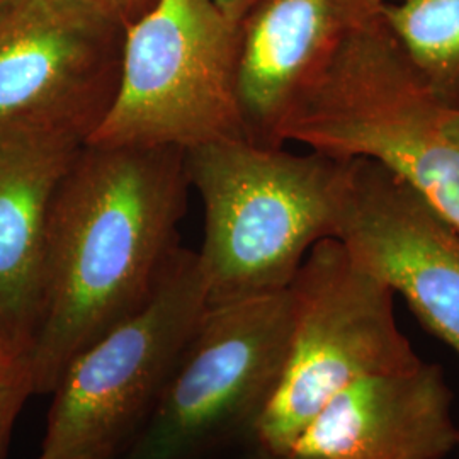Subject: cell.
Wrapping results in <instances>:
<instances>
[{
  "label": "cell",
  "mask_w": 459,
  "mask_h": 459,
  "mask_svg": "<svg viewBox=\"0 0 459 459\" xmlns=\"http://www.w3.org/2000/svg\"><path fill=\"white\" fill-rule=\"evenodd\" d=\"M208 305L197 252L179 247L147 301L68 362L36 459L119 458L159 403Z\"/></svg>",
  "instance_id": "4"
},
{
  "label": "cell",
  "mask_w": 459,
  "mask_h": 459,
  "mask_svg": "<svg viewBox=\"0 0 459 459\" xmlns=\"http://www.w3.org/2000/svg\"><path fill=\"white\" fill-rule=\"evenodd\" d=\"M293 324L278 388L254 444L282 456L315 413L356 379L422 361L394 316V293L335 238L313 246L290 286Z\"/></svg>",
  "instance_id": "6"
},
{
  "label": "cell",
  "mask_w": 459,
  "mask_h": 459,
  "mask_svg": "<svg viewBox=\"0 0 459 459\" xmlns=\"http://www.w3.org/2000/svg\"><path fill=\"white\" fill-rule=\"evenodd\" d=\"M213 2L230 21L238 24L242 17L246 16L259 0H213Z\"/></svg>",
  "instance_id": "16"
},
{
  "label": "cell",
  "mask_w": 459,
  "mask_h": 459,
  "mask_svg": "<svg viewBox=\"0 0 459 459\" xmlns=\"http://www.w3.org/2000/svg\"><path fill=\"white\" fill-rule=\"evenodd\" d=\"M34 394L28 361L0 362V459H5L17 417L26 400Z\"/></svg>",
  "instance_id": "14"
},
{
  "label": "cell",
  "mask_w": 459,
  "mask_h": 459,
  "mask_svg": "<svg viewBox=\"0 0 459 459\" xmlns=\"http://www.w3.org/2000/svg\"><path fill=\"white\" fill-rule=\"evenodd\" d=\"M456 449H458V451H459V436H458V447H456Z\"/></svg>",
  "instance_id": "22"
},
{
  "label": "cell",
  "mask_w": 459,
  "mask_h": 459,
  "mask_svg": "<svg viewBox=\"0 0 459 459\" xmlns=\"http://www.w3.org/2000/svg\"><path fill=\"white\" fill-rule=\"evenodd\" d=\"M53 2L77 7L87 13H94L128 30L138 19L145 16L159 0H53Z\"/></svg>",
  "instance_id": "15"
},
{
  "label": "cell",
  "mask_w": 459,
  "mask_h": 459,
  "mask_svg": "<svg viewBox=\"0 0 459 459\" xmlns=\"http://www.w3.org/2000/svg\"><path fill=\"white\" fill-rule=\"evenodd\" d=\"M388 2H392V0H361L362 7L368 14L377 13L383 4H388Z\"/></svg>",
  "instance_id": "18"
},
{
  "label": "cell",
  "mask_w": 459,
  "mask_h": 459,
  "mask_svg": "<svg viewBox=\"0 0 459 459\" xmlns=\"http://www.w3.org/2000/svg\"><path fill=\"white\" fill-rule=\"evenodd\" d=\"M189 191L178 148L77 152L49 210L34 394H53L68 362L147 301L181 247Z\"/></svg>",
  "instance_id": "1"
},
{
  "label": "cell",
  "mask_w": 459,
  "mask_h": 459,
  "mask_svg": "<svg viewBox=\"0 0 459 459\" xmlns=\"http://www.w3.org/2000/svg\"><path fill=\"white\" fill-rule=\"evenodd\" d=\"M444 115L377 11L303 87L281 136L337 160L377 162L459 233V147L444 133Z\"/></svg>",
  "instance_id": "3"
},
{
  "label": "cell",
  "mask_w": 459,
  "mask_h": 459,
  "mask_svg": "<svg viewBox=\"0 0 459 459\" xmlns=\"http://www.w3.org/2000/svg\"><path fill=\"white\" fill-rule=\"evenodd\" d=\"M237 58L238 24L213 0H159L125 31L113 104L87 143L187 152L246 138Z\"/></svg>",
  "instance_id": "5"
},
{
  "label": "cell",
  "mask_w": 459,
  "mask_h": 459,
  "mask_svg": "<svg viewBox=\"0 0 459 459\" xmlns=\"http://www.w3.org/2000/svg\"><path fill=\"white\" fill-rule=\"evenodd\" d=\"M186 167L204 210L210 305L288 290L313 246L333 238L345 160L235 138L187 150Z\"/></svg>",
  "instance_id": "2"
},
{
  "label": "cell",
  "mask_w": 459,
  "mask_h": 459,
  "mask_svg": "<svg viewBox=\"0 0 459 459\" xmlns=\"http://www.w3.org/2000/svg\"><path fill=\"white\" fill-rule=\"evenodd\" d=\"M7 359H14V358H11V356L5 352V349L0 344V362L7 361Z\"/></svg>",
  "instance_id": "20"
},
{
  "label": "cell",
  "mask_w": 459,
  "mask_h": 459,
  "mask_svg": "<svg viewBox=\"0 0 459 459\" xmlns=\"http://www.w3.org/2000/svg\"><path fill=\"white\" fill-rule=\"evenodd\" d=\"M368 16L361 0H259L242 17L237 96L248 142L284 145L282 125L296 98Z\"/></svg>",
  "instance_id": "11"
},
{
  "label": "cell",
  "mask_w": 459,
  "mask_h": 459,
  "mask_svg": "<svg viewBox=\"0 0 459 459\" xmlns=\"http://www.w3.org/2000/svg\"><path fill=\"white\" fill-rule=\"evenodd\" d=\"M443 130L449 140H453L459 147V115L446 113L443 117Z\"/></svg>",
  "instance_id": "17"
},
{
  "label": "cell",
  "mask_w": 459,
  "mask_h": 459,
  "mask_svg": "<svg viewBox=\"0 0 459 459\" xmlns=\"http://www.w3.org/2000/svg\"><path fill=\"white\" fill-rule=\"evenodd\" d=\"M254 459H267V458H264V456H261V455H257V453H255V456H254Z\"/></svg>",
  "instance_id": "21"
},
{
  "label": "cell",
  "mask_w": 459,
  "mask_h": 459,
  "mask_svg": "<svg viewBox=\"0 0 459 459\" xmlns=\"http://www.w3.org/2000/svg\"><path fill=\"white\" fill-rule=\"evenodd\" d=\"M333 238L459 359V233L385 167L345 160Z\"/></svg>",
  "instance_id": "9"
},
{
  "label": "cell",
  "mask_w": 459,
  "mask_h": 459,
  "mask_svg": "<svg viewBox=\"0 0 459 459\" xmlns=\"http://www.w3.org/2000/svg\"><path fill=\"white\" fill-rule=\"evenodd\" d=\"M14 2H16V0H0V14H2L4 11H7Z\"/></svg>",
  "instance_id": "19"
},
{
  "label": "cell",
  "mask_w": 459,
  "mask_h": 459,
  "mask_svg": "<svg viewBox=\"0 0 459 459\" xmlns=\"http://www.w3.org/2000/svg\"><path fill=\"white\" fill-rule=\"evenodd\" d=\"M377 13L432 98L459 115V0H392Z\"/></svg>",
  "instance_id": "13"
},
{
  "label": "cell",
  "mask_w": 459,
  "mask_h": 459,
  "mask_svg": "<svg viewBox=\"0 0 459 459\" xmlns=\"http://www.w3.org/2000/svg\"><path fill=\"white\" fill-rule=\"evenodd\" d=\"M458 436L443 369L420 361L347 385L276 459H443Z\"/></svg>",
  "instance_id": "10"
},
{
  "label": "cell",
  "mask_w": 459,
  "mask_h": 459,
  "mask_svg": "<svg viewBox=\"0 0 459 459\" xmlns=\"http://www.w3.org/2000/svg\"><path fill=\"white\" fill-rule=\"evenodd\" d=\"M85 143L0 132V344L28 361L41 320L49 210Z\"/></svg>",
  "instance_id": "12"
},
{
  "label": "cell",
  "mask_w": 459,
  "mask_h": 459,
  "mask_svg": "<svg viewBox=\"0 0 459 459\" xmlns=\"http://www.w3.org/2000/svg\"><path fill=\"white\" fill-rule=\"evenodd\" d=\"M125 28L53 0L0 14V132L87 143L115 99Z\"/></svg>",
  "instance_id": "8"
},
{
  "label": "cell",
  "mask_w": 459,
  "mask_h": 459,
  "mask_svg": "<svg viewBox=\"0 0 459 459\" xmlns=\"http://www.w3.org/2000/svg\"><path fill=\"white\" fill-rule=\"evenodd\" d=\"M291 324L290 288L208 305L159 403L119 459H199L254 439L278 388Z\"/></svg>",
  "instance_id": "7"
}]
</instances>
